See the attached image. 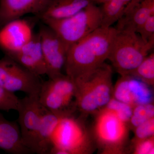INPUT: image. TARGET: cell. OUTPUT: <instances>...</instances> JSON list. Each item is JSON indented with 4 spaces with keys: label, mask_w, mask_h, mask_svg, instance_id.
Masks as SVG:
<instances>
[{
    "label": "cell",
    "mask_w": 154,
    "mask_h": 154,
    "mask_svg": "<svg viewBox=\"0 0 154 154\" xmlns=\"http://www.w3.org/2000/svg\"><path fill=\"white\" fill-rule=\"evenodd\" d=\"M116 33L115 28L100 27L73 45L67 53L64 66L67 75L74 80L104 63Z\"/></svg>",
    "instance_id": "cell-1"
},
{
    "label": "cell",
    "mask_w": 154,
    "mask_h": 154,
    "mask_svg": "<svg viewBox=\"0 0 154 154\" xmlns=\"http://www.w3.org/2000/svg\"><path fill=\"white\" fill-rule=\"evenodd\" d=\"M112 67L104 63L97 69L73 80L77 110L83 115L96 113L113 97Z\"/></svg>",
    "instance_id": "cell-2"
},
{
    "label": "cell",
    "mask_w": 154,
    "mask_h": 154,
    "mask_svg": "<svg viewBox=\"0 0 154 154\" xmlns=\"http://www.w3.org/2000/svg\"><path fill=\"white\" fill-rule=\"evenodd\" d=\"M154 41L145 42L137 33L116 30L107 59L121 76L128 75L153 48Z\"/></svg>",
    "instance_id": "cell-3"
},
{
    "label": "cell",
    "mask_w": 154,
    "mask_h": 154,
    "mask_svg": "<svg viewBox=\"0 0 154 154\" xmlns=\"http://www.w3.org/2000/svg\"><path fill=\"white\" fill-rule=\"evenodd\" d=\"M63 42L67 51L73 45L101 27V9L91 4L71 17L42 20Z\"/></svg>",
    "instance_id": "cell-4"
},
{
    "label": "cell",
    "mask_w": 154,
    "mask_h": 154,
    "mask_svg": "<svg viewBox=\"0 0 154 154\" xmlns=\"http://www.w3.org/2000/svg\"><path fill=\"white\" fill-rule=\"evenodd\" d=\"M52 143L49 154H91L95 143L81 119L73 115L61 119L53 134Z\"/></svg>",
    "instance_id": "cell-5"
},
{
    "label": "cell",
    "mask_w": 154,
    "mask_h": 154,
    "mask_svg": "<svg viewBox=\"0 0 154 154\" xmlns=\"http://www.w3.org/2000/svg\"><path fill=\"white\" fill-rule=\"evenodd\" d=\"M92 134L95 143L103 154L125 152L128 138V125L115 111L105 107L96 113Z\"/></svg>",
    "instance_id": "cell-6"
},
{
    "label": "cell",
    "mask_w": 154,
    "mask_h": 154,
    "mask_svg": "<svg viewBox=\"0 0 154 154\" xmlns=\"http://www.w3.org/2000/svg\"><path fill=\"white\" fill-rule=\"evenodd\" d=\"M75 91L73 80L62 74L42 83L38 100L44 108L52 113L63 117L70 116L77 110Z\"/></svg>",
    "instance_id": "cell-7"
},
{
    "label": "cell",
    "mask_w": 154,
    "mask_h": 154,
    "mask_svg": "<svg viewBox=\"0 0 154 154\" xmlns=\"http://www.w3.org/2000/svg\"><path fill=\"white\" fill-rule=\"evenodd\" d=\"M39 77L7 56L0 59V86L7 91L38 96L42 83Z\"/></svg>",
    "instance_id": "cell-8"
},
{
    "label": "cell",
    "mask_w": 154,
    "mask_h": 154,
    "mask_svg": "<svg viewBox=\"0 0 154 154\" xmlns=\"http://www.w3.org/2000/svg\"><path fill=\"white\" fill-rule=\"evenodd\" d=\"M38 33L46 66V75L48 79L61 75L67 50L57 35L45 24L40 26Z\"/></svg>",
    "instance_id": "cell-9"
},
{
    "label": "cell",
    "mask_w": 154,
    "mask_h": 154,
    "mask_svg": "<svg viewBox=\"0 0 154 154\" xmlns=\"http://www.w3.org/2000/svg\"><path fill=\"white\" fill-rule=\"evenodd\" d=\"M45 109L39 102L38 96H26L19 100L17 111L22 140L32 153L34 139Z\"/></svg>",
    "instance_id": "cell-10"
},
{
    "label": "cell",
    "mask_w": 154,
    "mask_h": 154,
    "mask_svg": "<svg viewBox=\"0 0 154 154\" xmlns=\"http://www.w3.org/2000/svg\"><path fill=\"white\" fill-rule=\"evenodd\" d=\"M151 87L132 76H121L113 88V97L133 107L153 103Z\"/></svg>",
    "instance_id": "cell-11"
},
{
    "label": "cell",
    "mask_w": 154,
    "mask_h": 154,
    "mask_svg": "<svg viewBox=\"0 0 154 154\" xmlns=\"http://www.w3.org/2000/svg\"><path fill=\"white\" fill-rule=\"evenodd\" d=\"M32 25L21 18L7 22L0 28V48L9 55L18 51L33 38Z\"/></svg>",
    "instance_id": "cell-12"
},
{
    "label": "cell",
    "mask_w": 154,
    "mask_h": 154,
    "mask_svg": "<svg viewBox=\"0 0 154 154\" xmlns=\"http://www.w3.org/2000/svg\"><path fill=\"white\" fill-rule=\"evenodd\" d=\"M38 76L46 74V68L38 33L16 52L6 55Z\"/></svg>",
    "instance_id": "cell-13"
},
{
    "label": "cell",
    "mask_w": 154,
    "mask_h": 154,
    "mask_svg": "<svg viewBox=\"0 0 154 154\" xmlns=\"http://www.w3.org/2000/svg\"><path fill=\"white\" fill-rule=\"evenodd\" d=\"M154 15V0H141L126 6L116 29L137 33L150 16Z\"/></svg>",
    "instance_id": "cell-14"
},
{
    "label": "cell",
    "mask_w": 154,
    "mask_h": 154,
    "mask_svg": "<svg viewBox=\"0 0 154 154\" xmlns=\"http://www.w3.org/2000/svg\"><path fill=\"white\" fill-rule=\"evenodd\" d=\"M48 0H0V23L7 22L26 14L38 16L43 11Z\"/></svg>",
    "instance_id": "cell-15"
},
{
    "label": "cell",
    "mask_w": 154,
    "mask_h": 154,
    "mask_svg": "<svg viewBox=\"0 0 154 154\" xmlns=\"http://www.w3.org/2000/svg\"><path fill=\"white\" fill-rule=\"evenodd\" d=\"M0 150L11 154L31 153L22 142L19 125L0 113Z\"/></svg>",
    "instance_id": "cell-16"
},
{
    "label": "cell",
    "mask_w": 154,
    "mask_h": 154,
    "mask_svg": "<svg viewBox=\"0 0 154 154\" xmlns=\"http://www.w3.org/2000/svg\"><path fill=\"white\" fill-rule=\"evenodd\" d=\"M63 116L45 109L34 139L32 153L48 154L52 147V136L56 127Z\"/></svg>",
    "instance_id": "cell-17"
},
{
    "label": "cell",
    "mask_w": 154,
    "mask_h": 154,
    "mask_svg": "<svg viewBox=\"0 0 154 154\" xmlns=\"http://www.w3.org/2000/svg\"><path fill=\"white\" fill-rule=\"evenodd\" d=\"M91 4H93L92 0H48L43 11L37 16L42 21L64 19L75 15Z\"/></svg>",
    "instance_id": "cell-18"
},
{
    "label": "cell",
    "mask_w": 154,
    "mask_h": 154,
    "mask_svg": "<svg viewBox=\"0 0 154 154\" xmlns=\"http://www.w3.org/2000/svg\"><path fill=\"white\" fill-rule=\"evenodd\" d=\"M125 8L122 0H110L102 5L100 8L102 16L101 27H111L121 17Z\"/></svg>",
    "instance_id": "cell-19"
},
{
    "label": "cell",
    "mask_w": 154,
    "mask_h": 154,
    "mask_svg": "<svg viewBox=\"0 0 154 154\" xmlns=\"http://www.w3.org/2000/svg\"><path fill=\"white\" fill-rule=\"evenodd\" d=\"M128 75L132 76L151 87L154 84V53L149 54Z\"/></svg>",
    "instance_id": "cell-20"
},
{
    "label": "cell",
    "mask_w": 154,
    "mask_h": 154,
    "mask_svg": "<svg viewBox=\"0 0 154 154\" xmlns=\"http://www.w3.org/2000/svg\"><path fill=\"white\" fill-rule=\"evenodd\" d=\"M153 118H154L153 103L137 105L133 109L132 115L128 122V127L129 128L134 129Z\"/></svg>",
    "instance_id": "cell-21"
},
{
    "label": "cell",
    "mask_w": 154,
    "mask_h": 154,
    "mask_svg": "<svg viewBox=\"0 0 154 154\" xmlns=\"http://www.w3.org/2000/svg\"><path fill=\"white\" fill-rule=\"evenodd\" d=\"M105 107L115 111L120 119L128 125L132 116L133 107L113 97L111 98Z\"/></svg>",
    "instance_id": "cell-22"
},
{
    "label": "cell",
    "mask_w": 154,
    "mask_h": 154,
    "mask_svg": "<svg viewBox=\"0 0 154 154\" xmlns=\"http://www.w3.org/2000/svg\"><path fill=\"white\" fill-rule=\"evenodd\" d=\"M20 99L15 94L7 91L0 86V110L8 112L17 110Z\"/></svg>",
    "instance_id": "cell-23"
},
{
    "label": "cell",
    "mask_w": 154,
    "mask_h": 154,
    "mask_svg": "<svg viewBox=\"0 0 154 154\" xmlns=\"http://www.w3.org/2000/svg\"><path fill=\"white\" fill-rule=\"evenodd\" d=\"M134 137L132 141L143 140L154 136V118L151 119L134 129Z\"/></svg>",
    "instance_id": "cell-24"
},
{
    "label": "cell",
    "mask_w": 154,
    "mask_h": 154,
    "mask_svg": "<svg viewBox=\"0 0 154 154\" xmlns=\"http://www.w3.org/2000/svg\"><path fill=\"white\" fill-rule=\"evenodd\" d=\"M132 143L133 154H154V136L143 140L132 141Z\"/></svg>",
    "instance_id": "cell-25"
},
{
    "label": "cell",
    "mask_w": 154,
    "mask_h": 154,
    "mask_svg": "<svg viewBox=\"0 0 154 154\" xmlns=\"http://www.w3.org/2000/svg\"><path fill=\"white\" fill-rule=\"evenodd\" d=\"M137 33L145 42L154 41V15H151L147 19Z\"/></svg>",
    "instance_id": "cell-26"
},
{
    "label": "cell",
    "mask_w": 154,
    "mask_h": 154,
    "mask_svg": "<svg viewBox=\"0 0 154 154\" xmlns=\"http://www.w3.org/2000/svg\"><path fill=\"white\" fill-rule=\"evenodd\" d=\"M109 1L110 0H92V2L94 5L100 4L102 5Z\"/></svg>",
    "instance_id": "cell-27"
},
{
    "label": "cell",
    "mask_w": 154,
    "mask_h": 154,
    "mask_svg": "<svg viewBox=\"0 0 154 154\" xmlns=\"http://www.w3.org/2000/svg\"><path fill=\"white\" fill-rule=\"evenodd\" d=\"M3 25H2V24H1V23H0V28H2V26Z\"/></svg>",
    "instance_id": "cell-28"
}]
</instances>
